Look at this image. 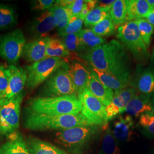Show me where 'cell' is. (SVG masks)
Returning <instances> with one entry per match:
<instances>
[{"label":"cell","mask_w":154,"mask_h":154,"mask_svg":"<svg viewBox=\"0 0 154 154\" xmlns=\"http://www.w3.org/2000/svg\"><path fill=\"white\" fill-rule=\"evenodd\" d=\"M70 52L63 44L62 41L56 38H50L47 46L46 58H67Z\"/></svg>","instance_id":"4316f807"},{"label":"cell","mask_w":154,"mask_h":154,"mask_svg":"<svg viewBox=\"0 0 154 154\" xmlns=\"http://www.w3.org/2000/svg\"><path fill=\"white\" fill-rule=\"evenodd\" d=\"M50 9L53 12L56 20L58 32L66 28L71 18V15L68 8L60 6L54 5Z\"/></svg>","instance_id":"83f0119b"},{"label":"cell","mask_w":154,"mask_h":154,"mask_svg":"<svg viewBox=\"0 0 154 154\" xmlns=\"http://www.w3.org/2000/svg\"><path fill=\"white\" fill-rule=\"evenodd\" d=\"M85 4V0H74L72 4L67 7L71 17L79 16L82 11Z\"/></svg>","instance_id":"74e56055"},{"label":"cell","mask_w":154,"mask_h":154,"mask_svg":"<svg viewBox=\"0 0 154 154\" xmlns=\"http://www.w3.org/2000/svg\"><path fill=\"white\" fill-rule=\"evenodd\" d=\"M110 8H95L91 11L84 21L86 27H93L103 20L110 14Z\"/></svg>","instance_id":"4dcf8cb0"},{"label":"cell","mask_w":154,"mask_h":154,"mask_svg":"<svg viewBox=\"0 0 154 154\" xmlns=\"http://www.w3.org/2000/svg\"><path fill=\"white\" fill-rule=\"evenodd\" d=\"M18 15L11 6L0 4V31L13 27L17 23Z\"/></svg>","instance_id":"cb8c5ba5"},{"label":"cell","mask_w":154,"mask_h":154,"mask_svg":"<svg viewBox=\"0 0 154 154\" xmlns=\"http://www.w3.org/2000/svg\"><path fill=\"white\" fill-rule=\"evenodd\" d=\"M152 94H140L134 97L125 109L128 116L138 117L144 113L152 111Z\"/></svg>","instance_id":"d6986e66"},{"label":"cell","mask_w":154,"mask_h":154,"mask_svg":"<svg viewBox=\"0 0 154 154\" xmlns=\"http://www.w3.org/2000/svg\"><path fill=\"white\" fill-rule=\"evenodd\" d=\"M145 19L154 27V9L151 10Z\"/></svg>","instance_id":"b9f144b4"},{"label":"cell","mask_w":154,"mask_h":154,"mask_svg":"<svg viewBox=\"0 0 154 154\" xmlns=\"http://www.w3.org/2000/svg\"><path fill=\"white\" fill-rule=\"evenodd\" d=\"M149 5L152 10L154 9V0H147Z\"/></svg>","instance_id":"7bdbcfd3"},{"label":"cell","mask_w":154,"mask_h":154,"mask_svg":"<svg viewBox=\"0 0 154 154\" xmlns=\"http://www.w3.org/2000/svg\"><path fill=\"white\" fill-rule=\"evenodd\" d=\"M57 27V21L50 9L42 11L32 19L28 25V31L35 39L47 37L46 35Z\"/></svg>","instance_id":"8fae6325"},{"label":"cell","mask_w":154,"mask_h":154,"mask_svg":"<svg viewBox=\"0 0 154 154\" xmlns=\"http://www.w3.org/2000/svg\"><path fill=\"white\" fill-rule=\"evenodd\" d=\"M9 82L8 66L0 65V105L7 90Z\"/></svg>","instance_id":"d590c367"},{"label":"cell","mask_w":154,"mask_h":154,"mask_svg":"<svg viewBox=\"0 0 154 154\" xmlns=\"http://www.w3.org/2000/svg\"><path fill=\"white\" fill-rule=\"evenodd\" d=\"M116 1L109 0V1H97L96 8H111Z\"/></svg>","instance_id":"ab89813d"},{"label":"cell","mask_w":154,"mask_h":154,"mask_svg":"<svg viewBox=\"0 0 154 154\" xmlns=\"http://www.w3.org/2000/svg\"><path fill=\"white\" fill-rule=\"evenodd\" d=\"M151 102H152V112L154 114V95L151 99Z\"/></svg>","instance_id":"ee69618b"},{"label":"cell","mask_w":154,"mask_h":154,"mask_svg":"<svg viewBox=\"0 0 154 154\" xmlns=\"http://www.w3.org/2000/svg\"><path fill=\"white\" fill-rule=\"evenodd\" d=\"M81 57L91 66L127 82L130 81L131 60L125 46L118 40L100 45Z\"/></svg>","instance_id":"6da1fadb"},{"label":"cell","mask_w":154,"mask_h":154,"mask_svg":"<svg viewBox=\"0 0 154 154\" xmlns=\"http://www.w3.org/2000/svg\"><path fill=\"white\" fill-rule=\"evenodd\" d=\"M62 42L67 50L70 53H82L85 51L80 40L78 33L66 35L62 37Z\"/></svg>","instance_id":"1f68e13d"},{"label":"cell","mask_w":154,"mask_h":154,"mask_svg":"<svg viewBox=\"0 0 154 154\" xmlns=\"http://www.w3.org/2000/svg\"><path fill=\"white\" fill-rule=\"evenodd\" d=\"M153 55H154V53H153Z\"/></svg>","instance_id":"f6af8a7d"},{"label":"cell","mask_w":154,"mask_h":154,"mask_svg":"<svg viewBox=\"0 0 154 154\" xmlns=\"http://www.w3.org/2000/svg\"><path fill=\"white\" fill-rule=\"evenodd\" d=\"M91 70L93 72L99 81L106 87L114 90L115 93L126 88L130 82L119 79L105 72H102L98 69L91 66Z\"/></svg>","instance_id":"7402d4cb"},{"label":"cell","mask_w":154,"mask_h":154,"mask_svg":"<svg viewBox=\"0 0 154 154\" xmlns=\"http://www.w3.org/2000/svg\"><path fill=\"white\" fill-rule=\"evenodd\" d=\"M69 95H77V94L69 74L68 63L66 62L43 83L39 97H60Z\"/></svg>","instance_id":"277c9868"},{"label":"cell","mask_w":154,"mask_h":154,"mask_svg":"<svg viewBox=\"0 0 154 154\" xmlns=\"http://www.w3.org/2000/svg\"><path fill=\"white\" fill-rule=\"evenodd\" d=\"M97 126L72 127L55 134V142L66 148H79L88 143L97 132Z\"/></svg>","instance_id":"9c48e42d"},{"label":"cell","mask_w":154,"mask_h":154,"mask_svg":"<svg viewBox=\"0 0 154 154\" xmlns=\"http://www.w3.org/2000/svg\"><path fill=\"white\" fill-rule=\"evenodd\" d=\"M97 3V1L85 0V4L79 17L85 20L88 14L96 8Z\"/></svg>","instance_id":"f35d334b"},{"label":"cell","mask_w":154,"mask_h":154,"mask_svg":"<svg viewBox=\"0 0 154 154\" xmlns=\"http://www.w3.org/2000/svg\"><path fill=\"white\" fill-rule=\"evenodd\" d=\"M139 124L143 132L151 137H154V115L151 112H147L141 115Z\"/></svg>","instance_id":"836d02e7"},{"label":"cell","mask_w":154,"mask_h":154,"mask_svg":"<svg viewBox=\"0 0 154 154\" xmlns=\"http://www.w3.org/2000/svg\"><path fill=\"white\" fill-rule=\"evenodd\" d=\"M127 0H116L111 6L110 14L114 25L127 22Z\"/></svg>","instance_id":"484cf974"},{"label":"cell","mask_w":154,"mask_h":154,"mask_svg":"<svg viewBox=\"0 0 154 154\" xmlns=\"http://www.w3.org/2000/svg\"><path fill=\"white\" fill-rule=\"evenodd\" d=\"M103 135L102 148L105 154H121L116 139L109 128H106Z\"/></svg>","instance_id":"f1b7e54d"},{"label":"cell","mask_w":154,"mask_h":154,"mask_svg":"<svg viewBox=\"0 0 154 154\" xmlns=\"http://www.w3.org/2000/svg\"><path fill=\"white\" fill-rule=\"evenodd\" d=\"M116 37L127 50L132 53L136 60L143 61L148 57L147 47L143 41L135 21L126 22L118 28Z\"/></svg>","instance_id":"5b68a950"},{"label":"cell","mask_w":154,"mask_h":154,"mask_svg":"<svg viewBox=\"0 0 154 154\" xmlns=\"http://www.w3.org/2000/svg\"><path fill=\"white\" fill-rule=\"evenodd\" d=\"M134 124L131 116H119L114 121L112 131L115 138L122 142L131 140L135 134L134 131Z\"/></svg>","instance_id":"e0dca14e"},{"label":"cell","mask_w":154,"mask_h":154,"mask_svg":"<svg viewBox=\"0 0 154 154\" xmlns=\"http://www.w3.org/2000/svg\"><path fill=\"white\" fill-rule=\"evenodd\" d=\"M134 21L137 23L143 41L148 48L151 42V36L154 32V26L145 18L137 19Z\"/></svg>","instance_id":"d6a6232c"},{"label":"cell","mask_w":154,"mask_h":154,"mask_svg":"<svg viewBox=\"0 0 154 154\" xmlns=\"http://www.w3.org/2000/svg\"><path fill=\"white\" fill-rule=\"evenodd\" d=\"M22 91L0 106V136L8 137L16 132L20 125Z\"/></svg>","instance_id":"52a82bcc"},{"label":"cell","mask_w":154,"mask_h":154,"mask_svg":"<svg viewBox=\"0 0 154 154\" xmlns=\"http://www.w3.org/2000/svg\"><path fill=\"white\" fill-rule=\"evenodd\" d=\"M82 103L81 113L89 123L93 126H105L109 119L106 111V106L96 98L88 88H86L78 96Z\"/></svg>","instance_id":"30bf717a"},{"label":"cell","mask_w":154,"mask_h":154,"mask_svg":"<svg viewBox=\"0 0 154 154\" xmlns=\"http://www.w3.org/2000/svg\"><path fill=\"white\" fill-rule=\"evenodd\" d=\"M0 144V154H30L26 140L20 132H14Z\"/></svg>","instance_id":"ac0fdd59"},{"label":"cell","mask_w":154,"mask_h":154,"mask_svg":"<svg viewBox=\"0 0 154 154\" xmlns=\"http://www.w3.org/2000/svg\"><path fill=\"white\" fill-rule=\"evenodd\" d=\"M136 88L142 94H154V71L147 69L138 75L135 85Z\"/></svg>","instance_id":"603a6c76"},{"label":"cell","mask_w":154,"mask_h":154,"mask_svg":"<svg viewBox=\"0 0 154 154\" xmlns=\"http://www.w3.org/2000/svg\"><path fill=\"white\" fill-rule=\"evenodd\" d=\"M115 25L109 14L103 20L91 27V30L99 37H108L115 33Z\"/></svg>","instance_id":"f546056e"},{"label":"cell","mask_w":154,"mask_h":154,"mask_svg":"<svg viewBox=\"0 0 154 154\" xmlns=\"http://www.w3.org/2000/svg\"><path fill=\"white\" fill-rule=\"evenodd\" d=\"M151 10L147 0H127V22L146 18Z\"/></svg>","instance_id":"44dd1931"},{"label":"cell","mask_w":154,"mask_h":154,"mask_svg":"<svg viewBox=\"0 0 154 154\" xmlns=\"http://www.w3.org/2000/svg\"><path fill=\"white\" fill-rule=\"evenodd\" d=\"M84 21V20L79 16L72 17L66 28L58 32V33L62 37L68 35L78 33L81 30Z\"/></svg>","instance_id":"e575fe53"},{"label":"cell","mask_w":154,"mask_h":154,"mask_svg":"<svg viewBox=\"0 0 154 154\" xmlns=\"http://www.w3.org/2000/svg\"><path fill=\"white\" fill-rule=\"evenodd\" d=\"M26 142L30 154H70L38 138L30 137Z\"/></svg>","instance_id":"ffe728a7"},{"label":"cell","mask_w":154,"mask_h":154,"mask_svg":"<svg viewBox=\"0 0 154 154\" xmlns=\"http://www.w3.org/2000/svg\"><path fill=\"white\" fill-rule=\"evenodd\" d=\"M69 65V72L75 87L77 97L88 88L90 72L78 60H73Z\"/></svg>","instance_id":"9a60e30c"},{"label":"cell","mask_w":154,"mask_h":154,"mask_svg":"<svg viewBox=\"0 0 154 154\" xmlns=\"http://www.w3.org/2000/svg\"><path fill=\"white\" fill-rule=\"evenodd\" d=\"M78 34L82 44L85 49V52L90 51L105 43V39L97 35L89 29L81 30Z\"/></svg>","instance_id":"d4e9b609"},{"label":"cell","mask_w":154,"mask_h":154,"mask_svg":"<svg viewBox=\"0 0 154 154\" xmlns=\"http://www.w3.org/2000/svg\"><path fill=\"white\" fill-rule=\"evenodd\" d=\"M54 0H35L31 2V9L44 11L49 10L55 4Z\"/></svg>","instance_id":"8d00e7d4"},{"label":"cell","mask_w":154,"mask_h":154,"mask_svg":"<svg viewBox=\"0 0 154 154\" xmlns=\"http://www.w3.org/2000/svg\"><path fill=\"white\" fill-rule=\"evenodd\" d=\"M26 42L20 29L0 36V57L11 65H14L21 57Z\"/></svg>","instance_id":"ba28073f"},{"label":"cell","mask_w":154,"mask_h":154,"mask_svg":"<svg viewBox=\"0 0 154 154\" xmlns=\"http://www.w3.org/2000/svg\"><path fill=\"white\" fill-rule=\"evenodd\" d=\"M137 95V90L134 88H126L114 93L112 101L106 107L109 121L125 112L127 105Z\"/></svg>","instance_id":"4fadbf2b"},{"label":"cell","mask_w":154,"mask_h":154,"mask_svg":"<svg viewBox=\"0 0 154 154\" xmlns=\"http://www.w3.org/2000/svg\"><path fill=\"white\" fill-rule=\"evenodd\" d=\"M26 109L48 115L78 114L81 112L82 103L76 95L38 97L29 100Z\"/></svg>","instance_id":"3957f363"},{"label":"cell","mask_w":154,"mask_h":154,"mask_svg":"<svg viewBox=\"0 0 154 154\" xmlns=\"http://www.w3.org/2000/svg\"><path fill=\"white\" fill-rule=\"evenodd\" d=\"M9 72V82L1 105L9 99L22 92L26 82V72L21 67L15 65L8 66ZM0 105V106H1Z\"/></svg>","instance_id":"7c38bea8"},{"label":"cell","mask_w":154,"mask_h":154,"mask_svg":"<svg viewBox=\"0 0 154 154\" xmlns=\"http://www.w3.org/2000/svg\"><path fill=\"white\" fill-rule=\"evenodd\" d=\"M73 0H58L55 1L54 5L60 6L62 7L67 8L73 2Z\"/></svg>","instance_id":"60d3db41"},{"label":"cell","mask_w":154,"mask_h":154,"mask_svg":"<svg viewBox=\"0 0 154 154\" xmlns=\"http://www.w3.org/2000/svg\"><path fill=\"white\" fill-rule=\"evenodd\" d=\"M90 71L88 88L96 98L106 107L112 101L114 93L112 90L101 82L93 72Z\"/></svg>","instance_id":"2e32d148"},{"label":"cell","mask_w":154,"mask_h":154,"mask_svg":"<svg viewBox=\"0 0 154 154\" xmlns=\"http://www.w3.org/2000/svg\"><path fill=\"white\" fill-rule=\"evenodd\" d=\"M25 113L24 126L32 131L63 130L75 127L92 126L81 113L48 115L37 113L28 109Z\"/></svg>","instance_id":"7a4b0ae2"},{"label":"cell","mask_w":154,"mask_h":154,"mask_svg":"<svg viewBox=\"0 0 154 154\" xmlns=\"http://www.w3.org/2000/svg\"><path fill=\"white\" fill-rule=\"evenodd\" d=\"M67 62L61 58H47L42 61L25 67L26 72V86L29 89H34L49 78Z\"/></svg>","instance_id":"8992f818"},{"label":"cell","mask_w":154,"mask_h":154,"mask_svg":"<svg viewBox=\"0 0 154 154\" xmlns=\"http://www.w3.org/2000/svg\"><path fill=\"white\" fill-rule=\"evenodd\" d=\"M50 37L34 39L26 43L23 48L22 57L30 63H35L46 58L48 44Z\"/></svg>","instance_id":"5bb4252c"}]
</instances>
